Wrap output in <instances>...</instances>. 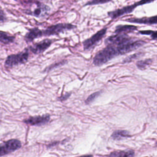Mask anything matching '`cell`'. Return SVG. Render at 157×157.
I'll use <instances>...</instances> for the list:
<instances>
[{
	"mask_svg": "<svg viewBox=\"0 0 157 157\" xmlns=\"http://www.w3.org/2000/svg\"><path fill=\"white\" fill-rule=\"evenodd\" d=\"M134 151L132 150H120L112 152L108 157H134Z\"/></svg>",
	"mask_w": 157,
	"mask_h": 157,
	"instance_id": "4fadbf2b",
	"label": "cell"
},
{
	"mask_svg": "<svg viewBox=\"0 0 157 157\" xmlns=\"http://www.w3.org/2000/svg\"><path fill=\"white\" fill-rule=\"evenodd\" d=\"M77 26L71 23H58L48 26L45 29L42 31L43 36H51L58 35L65 31L71 30Z\"/></svg>",
	"mask_w": 157,
	"mask_h": 157,
	"instance_id": "277c9868",
	"label": "cell"
},
{
	"mask_svg": "<svg viewBox=\"0 0 157 157\" xmlns=\"http://www.w3.org/2000/svg\"><path fill=\"white\" fill-rule=\"evenodd\" d=\"M52 44V40L48 39H44L29 47V49L34 54H39L45 51Z\"/></svg>",
	"mask_w": 157,
	"mask_h": 157,
	"instance_id": "ba28073f",
	"label": "cell"
},
{
	"mask_svg": "<svg viewBox=\"0 0 157 157\" xmlns=\"http://www.w3.org/2000/svg\"><path fill=\"white\" fill-rule=\"evenodd\" d=\"M14 1H18V0H14Z\"/></svg>",
	"mask_w": 157,
	"mask_h": 157,
	"instance_id": "d4e9b609",
	"label": "cell"
},
{
	"mask_svg": "<svg viewBox=\"0 0 157 157\" xmlns=\"http://www.w3.org/2000/svg\"><path fill=\"white\" fill-rule=\"evenodd\" d=\"M155 0H140L138 2H136L131 5L124 6L120 9H115V10L110 11L107 13V15L109 17H110L112 20H114L118 17H120L123 15L130 13L132 12L134 9L137 7L138 6L145 4H149L151 2H154Z\"/></svg>",
	"mask_w": 157,
	"mask_h": 157,
	"instance_id": "7a4b0ae2",
	"label": "cell"
},
{
	"mask_svg": "<svg viewBox=\"0 0 157 157\" xmlns=\"http://www.w3.org/2000/svg\"><path fill=\"white\" fill-rule=\"evenodd\" d=\"M101 92H96L94 93L93 94H91L86 99V104H90L91 102H93L99 94H100Z\"/></svg>",
	"mask_w": 157,
	"mask_h": 157,
	"instance_id": "ffe728a7",
	"label": "cell"
},
{
	"mask_svg": "<svg viewBox=\"0 0 157 157\" xmlns=\"http://www.w3.org/2000/svg\"><path fill=\"white\" fill-rule=\"evenodd\" d=\"M50 10V7H48L47 6L41 4L40 2H38L37 7L34 9V10L31 12L30 14L32 15H34L37 17H39L41 15H43V12L44 13L45 12H47Z\"/></svg>",
	"mask_w": 157,
	"mask_h": 157,
	"instance_id": "9a60e30c",
	"label": "cell"
},
{
	"mask_svg": "<svg viewBox=\"0 0 157 157\" xmlns=\"http://www.w3.org/2000/svg\"><path fill=\"white\" fill-rule=\"evenodd\" d=\"M153 31H151V30H144V31H139V33L143 35H151V34L153 33Z\"/></svg>",
	"mask_w": 157,
	"mask_h": 157,
	"instance_id": "44dd1931",
	"label": "cell"
},
{
	"mask_svg": "<svg viewBox=\"0 0 157 157\" xmlns=\"http://www.w3.org/2000/svg\"><path fill=\"white\" fill-rule=\"evenodd\" d=\"M43 36V32L38 28H33L29 29L25 36V40L26 42H31L35 39Z\"/></svg>",
	"mask_w": 157,
	"mask_h": 157,
	"instance_id": "8fae6325",
	"label": "cell"
},
{
	"mask_svg": "<svg viewBox=\"0 0 157 157\" xmlns=\"http://www.w3.org/2000/svg\"><path fill=\"white\" fill-rule=\"evenodd\" d=\"M152 62V59H146L144 60H140L137 61L136 65L137 67L140 69H144L145 67H147L148 66H149Z\"/></svg>",
	"mask_w": 157,
	"mask_h": 157,
	"instance_id": "e0dca14e",
	"label": "cell"
},
{
	"mask_svg": "<svg viewBox=\"0 0 157 157\" xmlns=\"http://www.w3.org/2000/svg\"><path fill=\"white\" fill-rule=\"evenodd\" d=\"M130 23H138V24H145L148 25H156L157 23V16L155 15L150 17H142V18H129L124 20Z\"/></svg>",
	"mask_w": 157,
	"mask_h": 157,
	"instance_id": "30bf717a",
	"label": "cell"
},
{
	"mask_svg": "<svg viewBox=\"0 0 157 157\" xmlns=\"http://www.w3.org/2000/svg\"><path fill=\"white\" fill-rule=\"evenodd\" d=\"M131 40H132V38L129 37L128 34H116L107 37L104 40V43L106 45H116L125 43Z\"/></svg>",
	"mask_w": 157,
	"mask_h": 157,
	"instance_id": "52a82bcc",
	"label": "cell"
},
{
	"mask_svg": "<svg viewBox=\"0 0 157 157\" xmlns=\"http://www.w3.org/2000/svg\"><path fill=\"white\" fill-rule=\"evenodd\" d=\"M50 115L45 114L42 116H36L31 117L27 119L24 120V123L33 125V126H40L47 123L50 121Z\"/></svg>",
	"mask_w": 157,
	"mask_h": 157,
	"instance_id": "9c48e42d",
	"label": "cell"
},
{
	"mask_svg": "<svg viewBox=\"0 0 157 157\" xmlns=\"http://www.w3.org/2000/svg\"><path fill=\"white\" fill-rule=\"evenodd\" d=\"M137 29V27L134 25H117L115 28V34H127L129 33H132Z\"/></svg>",
	"mask_w": 157,
	"mask_h": 157,
	"instance_id": "7c38bea8",
	"label": "cell"
},
{
	"mask_svg": "<svg viewBox=\"0 0 157 157\" xmlns=\"http://www.w3.org/2000/svg\"><path fill=\"white\" fill-rule=\"evenodd\" d=\"M6 14L4 13V12L0 9V21H5L6 20Z\"/></svg>",
	"mask_w": 157,
	"mask_h": 157,
	"instance_id": "7402d4cb",
	"label": "cell"
},
{
	"mask_svg": "<svg viewBox=\"0 0 157 157\" xmlns=\"http://www.w3.org/2000/svg\"><path fill=\"white\" fill-rule=\"evenodd\" d=\"M77 157H93L92 155H83V156H77Z\"/></svg>",
	"mask_w": 157,
	"mask_h": 157,
	"instance_id": "cb8c5ba5",
	"label": "cell"
},
{
	"mask_svg": "<svg viewBox=\"0 0 157 157\" xmlns=\"http://www.w3.org/2000/svg\"><path fill=\"white\" fill-rule=\"evenodd\" d=\"M107 28H104L96 32L94 34L83 41V49L85 51H88L95 47L102 40L106 34Z\"/></svg>",
	"mask_w": 157,
	"mask_h": 157,
	"instance_id": "5b68a950",
	"label": "cell"
},
{
	"mask_svg": "<svg viewBox=\"0 0 157 157\" xmlns=\"http://www.w3.org/2000/svg\"><path fill=\"white\" fill-rule=\"evenodd\" d=\"M112 0H91L88 2H86L84 6H93V5H98V4H105L108 2L111 1Z\"/></svg>",
	"mask_w": 157,
	"mask_h": 157,
	"instance_id": "ac0fdd59",
	"label": "cell"
},
{
	"mask_svg": "<svg viewBox=\"0 0 157 157\" xmlns=\"http://www.w3.org/2000/svg\"><path fill=\"white\" fill-rule=\"evenodd\" d=\"M146 43L143 40H131L120 44L107 45L95 55L93 60V64L100 66L118 56L124 55L142 47Z\"/></svg>",
	"mask_w": 157,
	"mask_h": 157,
	"instance_id": "6da1fadb",
	"label": "cell"
},
{
	"mask_svg": "<svg viewBox=\"0 0 157 157\" xmlns=\"http://www.w3.org/2000/svg\"><path fill=\"white\" fill-rule=\"evenodd\" d=\"M21 146V142L17 139H10L0 144V156L10 153L19 149Z\"/></svg>",
	"mask_w": 157,
	"mask_h": 157,
	"instance_id": "8992f818",
	"label": "cell"
},
{
	"mask_svg": "<svg viewBox=\"0 0 157 157\" xmlns=\"http://www.w3.org/2000/svg\"><path fill=\"white\" fill-rule=\"evenodd\" d=\"M15 36L10 35V34L0 31V43L4 44H9L14 42Z\"/></svg>",
	"mask_w": 157,
	"mask_h": 157,
	"instance_id": "5bb4252c",
	"label": "cell"
},
{
	"mask_svg": "<svg viewBox=\"0 0 157 157\" xmlns=\"http://www.w3.org/2000/svg\"><path fill=\"white\" fill-rule=\"evenodd\" d=\"M156 34H157V33L156 31H155L153 32V34H151V38L153 39V40H156Z\"/></svg>",
	"mask_w": 157,
	"mask_h": 157,
	"instance_id": "603a6c76",
	"label": "cell"
},
{
	"mask_svg": "<svg viewBox=\"0 0 157 157\" xmlns=\"http://www.w3.org/2000/svg\"><path fill=\"white\" fill-rule=\"evenodd\" d=\"M28 49L26 48L24 51L17 54H12L8 56L5 61L4 65L6 67H11L20 64H23L28 61Z\"/></svg>",
	"mask_w": 157,
	"mask_h": 157,
	"instance_id": "3957f363",
	"label": "cell"
},
{
	"mask_svg": "<svg viewBox=\"0 0 157 157\" xmlns=\"http://www.w3.org/2000/svg\"><path fill=\"white\" fill-rule=\"evenodd\" d=\"M143 55L142 53H140V52H139V53H134L132 55H130L128 57H127L126 58L124 59V60L123 61V63H128V62H131L132 60H134L137 58H139L140 56H141L142 55Z\"/></svg>",
	"mask_w": 157,
	"mask_h": 157,
	"instance_id": "d6986e66",
	"label": "cell"
},
{
	"mask_svg": "<svg viewBox=\"0 0 157 157\" xmlns=\"http://www.w3.org/2000/svg\"><path fill=\"white\" fill-rule=\"evenodd\" d=\"M129 136V133L125 130H117L114 131L112 134V138L115 140H119Z\"/></svg>",
	"mask_w": 157,
	"mask_h": 157,
	"instance_id": "2e32d148",
	"label": "cell"
}]
</instances>
